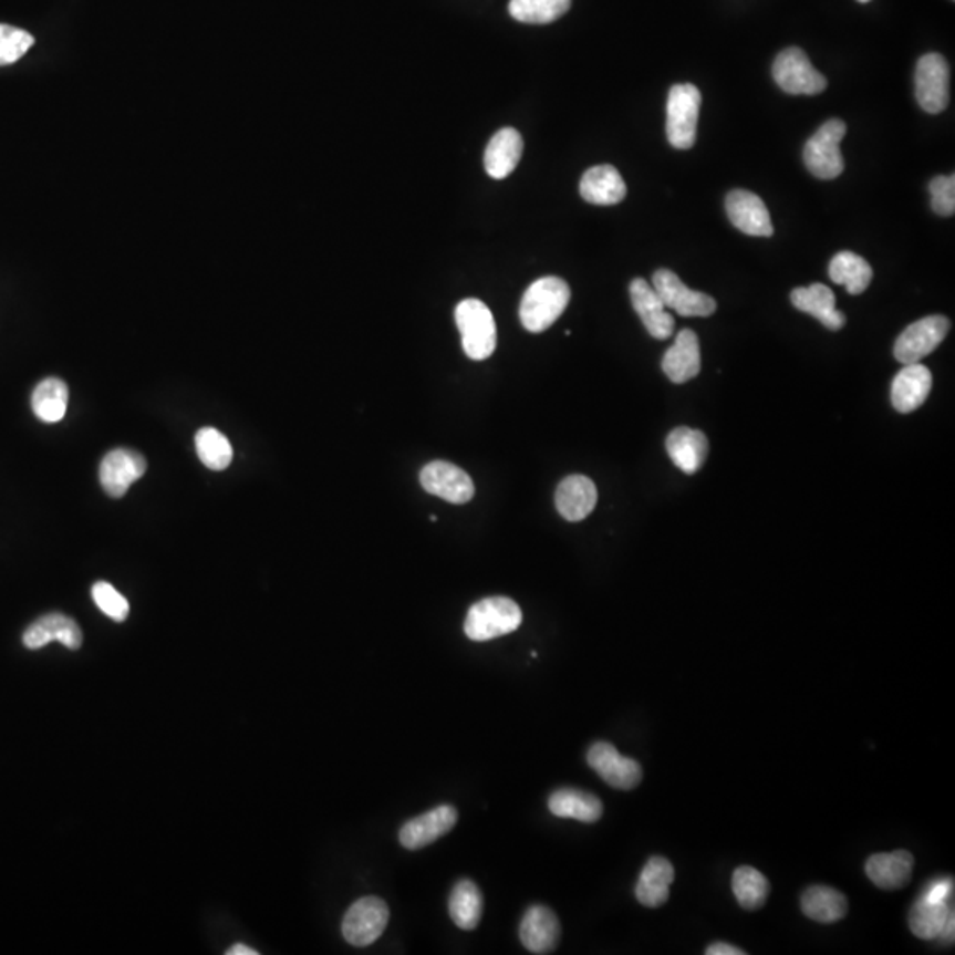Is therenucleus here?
I'll list each match as a JSON object with an SVG mask.
<instances>
[{"label":"nucleus","mask_w":955,"mask_h":955,"mask_svg":"<svg viewBox=\"0 0 955 955\" xmlns=\"http://www.w3.org/2000/svg\"><path fill=\"white\" fill-rule=\"evenodd\" d=\"M569 303V283L558 277L540 278L520 301V322L529 333H543L563 315Z\"/></svg>","instance_id":"obj_1"},{"label":"nucleus","mask_w":955,"mask_h":955,"mask_svg":"<svg viewBox=\"0 0 955 955\" xmlns=\"http://www.w3.org/2000/svg\"><path fill=\"white\" fill-rule=\"evenodd\" d=\"M522 625V611L507 596H490L475 603L467 612L464 632L471 641H492L516 632Z\"/></svg>","instance_id":"obj_2"},{"label":"nucleus","mask_w":955,"mask_h":955,"mask_svg":"<svg viewBox=\"0 0 955 955\" xmlns=\"http://www.w3.org/2000/svg\"><path fill=\"white\" fill-rule=\"evenodd\" d=\"M455 321L463 336L464 353L475 362L492 356L498 344L496 322L489 307L480 300H464L455 310Z\"/></svg>","instance_id":"obj_3"},{"label":"nucleus","mask_w":955,"mask_h":955,"mask_svg":"<svg viewBox=\"0 0 955 955\" xmlns=\"http://www.w3.org/2000/svg\"><path fill=\"white\" fill-rule=\"evenodd\" d=\"M700 103L703 96L696 85L676 84L671 87L665 132L674 149L687 150L696 144Z\"/></svg>","instance_id":"obj_4"},{"label":"nucleus","mask_w":955,"mask_h":955,"mask_svg":"<svg viewBox=\"0 0 955 955\" xmlns=\"http://www.w3.org/2000/svg\"><path fill=\"white\" fill-rule=\"evenodd\" d=\"M845 132L844 121L830 120L809 138L803 149V162L812 176L830 181L844 173L841 142Z\"/></svg>","instance_id":"obj_5"},{"label":"nucleus","mask_w":955,"mask_h":955,"mask_svg":"<svg viewBox=\"0 0 955 955\" xmlns=\"http://www.w3.org/2000/svg\"><path fill=\"white\" fill-rule=\"evenodd\" d=\"M775 84L792 96H816L823 93L828 82L812 64L807 53L798 46H789L775 58Z\"/></svg>","instance_id":"obj_6"},{"label":"nucleus","mask_w":955,"mask_h":955,"mask_svg":"<svg viewBox=\"0 0 955 955\" xmlns=\"http://www.w3.org/2000/svg\"><path fill=\"white\" fill-rule=\"evenodd\" d=\"M387 922L390 907L383 899L371 895L349 907L342 922V934L353 947H368L383 936Z\"/></svg>","instance_id":"obj_7"},{"label":"nucleus","mask_w":955,"mask_h":955,"mask_svg":"<svg viewBox=\"0 0 955 955\" xmlns=\"http://www.w3.org/2000/svg\"><path fill=\"white\" fill-rule=\"evenodd\" d=\"M951 70L940 53H927L916 64L915 96L927 114H940L951 100Z\"/></svg>","instance_id":"obj_8"},{"label":"nucleus","mask_w":955,"mask_h":955,"mask_svg":"<svg viewBox=\"0 0 955 955\" xmlns=\"http://www.w3.org/2000/svg\"><path fill=\"white\" fill-rule=\"evenodd\" d=\"M653 289L665 304V309H673L683 318H708L717 310V303L712 295L692 291L679 280L678 274L669 269L655 271Z\"/></svg>","instance_id":"obj_9"},{"label":"nucleus","mask_w":955,"mask_h":955,"mask_svg":"<svg viewBox=\"0 0 955 955\" xmlns=\"http://www.w3.org/2000/svg\"><path fill=\"white\" fill-rule=\"evenodd\" d=\"M951 330V321L943 315H931L913 322L912 326L901 333L894 345L895 360L903 365L921 363L938 349Z\"/></svg>","instance_id":"obj_10"},{"label":"nucleus","mask_w":955,"mask_h":955,"mask_svg":"<svg viewBox=\"0 0 955 955\" xmlns=\"http://www.w3.org/2000/svg\"><path fill=\"white\" fill-rule=\"evenodd\" d=\"M423 489L451 505H464L475 496V484L464 469L445 460H434L419 473Z\"/></svg>","instance_id":"obj_11"},{"label":"nucleus","mask_w":955,"mask_h":955,"mask_svg":"<svg viewBox=\"0 0 955 955\" xmlns=\"http://www.w3.org/2000/svg\"><path fill=\"white\" fill-rule=\"evenodd\" d=\"M588 765L612 788L630 791L643 780V768L634 759L617 752L614 745L599 741L588 750Z\"/></svg>","instance_id":"obj_12"},{"label":"nucleus","mask_w":955,"mask_h":955,"mask_svg":"<svg viewBox=\"0 0 955 955\" xmlns=\"http://www.w3.org/2000/svg\"><path fill=\"white\" fill-rule=\"evenodd\" d=\"M147 463L144 455L135 449L115 448L105 455L100 466V481L111 498H123L135 481L146 475Z\"/></svg>","instance_id":"obj_13"},{"label":"nucleus","mask_w":955,"mask_h":955,"mask_svg":"<svg viewBox=\"0 0 955 955\" xmlns=\"http://www.w3.org/2000/svg\"><path fill=\"white\" fill-rule=\"evenodd\" d=\"M726 212L736 229L754 236V238H770L774 236L768 207L759 195L747 190H733L726 197Z\"/></svg>","instance_id":"obj_14"},{"label":"nucleus","mask_w":955,"mask_h":955,"mask_svg":"<svg viewBox=\"0 0 955 955\" xmlns=\"http://www.w3.org/2000/svg\"><path fill=\"white\" fill-rule=\"evenodd\" d=\"M458 812L454 806H439L428 810L418 818L411 819L401 828L398 839L405 850H422L425 845L436 842L455 827Z\"/></svg>","instance_id":"obj_15"},{"label":"nucleus","mask_w":955,"mask_h":955,"mask_svg":"<svg viewBox=\"0 0 955 955\" xmlns=\"http://www.w3.org/2000/svg\"><path fill=\"white\" fill-rule=\"evenodd\" d=\"M520 942L531 954H552L561 938V925L551 907H529L519 927Z\"/></svg>","instance_id":"obj_16"},{"label":"nucleus","mask_w":955,"mask_h":955,"mask_svg":"<svg viewBox=\"0 0 955 955\" xmlns=\"http://www.w3.org/2000/svg\"><path fill=\"white\" fill-rule=\"evenodd\" d=\"M630 300H632L635 312L653 339L665 340L673 335V315L665 310V304L662 303L655 289L646 280L643 278L632 280Z\"/></svg>","instance_id":"obj_17"},{"label":"nucleus","mask_w":955,"mask_h":955,"mask_svg":"<svg viewBox=\"0 0 955 955\" xmlns=\"http://www.w3.org/2000/svg\"><path fill=\"white\" fill-rule=\"evenodd\" d=\"M910 930L916 938L945 942L954 940V910L948 907V901H933L922 895L910 912Z\"/></svg>","instance_id":"obj_18"},{"label":"nucleus","mask_w":955,"mask_h":955,"mask_svg":"<svg viewBox=\"0 0 955 955\" xmlns=\"http://www.w3.org/2000/svg\"><path fill=\"white\" fill-rule=\"evenodd\" d=\"M596 485L588 476H567L556 490V508L569 522H581L596 507Z\"/></svg>","instance_id":"obj_19"},{"label":"nucleus","mask_w":955,"mask_h":955,"mask_svg":"<svg viewBox=\"0 0 955 955\" xmlns=\"http://www.w3.org/2000/svg\"><path fill=\"white\" fill-rule=\"evenodd\" d=\"M933 374L921 363L904 365L892 383V405L899 413L907 414L918 409L930 396Z\"/></svg>","instance_id":"obj_20"},{"label":"nucleus","mask_w":955,"mask_h":955,"mask_svg":"<svg viewBox=\"0 0 955 955\" xmlns=\"http://www.w3.org/2000/svg\"><path fill=\"white\" fill-rule=\"evenodd\" d=\"M52 641H59L68 650H79L82 646V630L71 617L52 612L34 621L23 634V644L29 650H40Z\"/></svg>","instance_id":"obj_21"},{"label":"nucleus","mask_w":955,"mask_h":955,"mask_svg":"<svg viewBox=\"0 0 955 955\" xmlns=\"http://www.w3.org/2000/svg\"><path fill=\"white\" fill-rule=\"evenodd\" d=\"M791 303L800 312L809 313L818 319L824 328L839 331L844 328L845 315L835 309V294L823 283H812L809 287H798L791 292Z\"/></svg>","instance_id":"obj_22"},{"label":"nucleus","mask_w":955,"mask_h":955,"mask_svg":"<svg viewBox=\"0 0 955 955\" xmlns=\"http://www.w3.org/2000/svg\"><path fill=\"white\" fill-rule=\"evenodd\" d=\"M662 371L674 384L687 383L699 375V339L694 331H679L673 347H669L662 360Z\"/></svg>","instance_id":"obj_23"},{"label":"nucleus","mask_w":955,"mask_h":955,"mask_svg":"<svg viewBox=\"0 0 955 955\" xmlns=\"http://www.w3.org/2000/svg\"><path fill=\"white\" fill-rule=\"evenodd\" d=\"M913 868L915 859L904 850L872 854L865 863L869 880L881 890L904 889L912 880Z\"/></svg>","instance_id":"obj_24"},{"label":"nucleus","mask_w":955,"mask_h":955,"mask_svg":"<svg viewBox=\"0 0 955 955\" xmlns=\"http://www.w3.org/2000/svg\"><path fill=\"white\" fill-rule=\"evenodd\" d=\"M665 448L669 454L674 466L685 475H694L699 471L708 457V439L705 434L696 428H674L665 440Z\"/></svg>","instance_id":"obj_25"},{"label":"nucleus","mask_w":955,"mask_h":955,"mask_svg":"<svg viewBox=\"0 0 955 955\" xmlns=\"http://www.w3.org/2000/svg\"><path fill=\"white\" fill-rule=\"evenodd\" d=\"M579 191L585 203L594 206H616L626 197V185L617 168L599 165L582 176Z\"/></svg>","instance_id":"obj_26"},{"label":"nucleus","mask_w":955,"mask_h":955,"mask_svg":"<svg viewBox=\"0 0 955 955\" xmlns=\"http://www.w3.org/2000/svg\"><path fill=\"white\" fill-rule=\"evenodd\" d=\"M522 149H525V142L517 129H499L485 149V170L494 179H505L519 165Z\"/></svg>","instance_id":"obj_27"},{"label":"nucleus","mask_w":955,"mask_h":955,"mask_svg":"<svg viewBox=\"0 0 955 955\" xmlns=\"http://www.w3.org/2000/svg\"><path fill=\"white\" fill-rule=\"evenodd\" d=\"M674 876L676 872L669 860L662 857L647 860L635 885V897L639 903L646 907H658L667 903Z\"/></svg>","instance_id":"obj_28"},{"label":"nucleus","mask_w":955,"mask_h":955,"mask_svg":"<svg viewBox=\"0 0 955 955\" xmlns=\"http://www.w3.org/2000/svg\"><path fill=\"white\" fill-rule=\"evenodd\" d=\"M549 810L558 818L575 819L581 823H596L603 814L602 801L581 789H558L549 798Z\"/></svg>","instance_id":"obj_29"},{"label":"nucleus","mask_w":955,"mask_h":955,"mask_svg":"<svg viewBox=\"0 0 955 955\" xmlns=\"http://www.w3.org/2000/svg\"><path fill=\"white\" fill-rule=\"evenodd\" d=\"M801 912L810 921L833 924L848 915V899L830 886H810L801 895Z\"/></svg>","instance_id":"obj_30"},{"label":"nucleus","mask_w":955,"mask_h":955,"mask_svg":"<svg viewBox=\"0 0 955 955\" xmlns=\"http://www.w3.org/2000/svg\"><path fill=\"white\" fill-rule=\"evenodd\" d=\"M449 916L457 927L473 931L478 927L484 912V897L471 880H460L451 890L448 901Z\"/></svg>","instance_id":"obj_31"},{"label":"nucleus","mask_w":955,"mask_h":955,"mask_svg":"<svg viewBox=\"0 0 955 955\" xmlns=\"http://www.w3.org/2000/svg\"><path fill=\"white\" fill-rule=\"evenodd\" d=\"M832 282L844 286L850 294L859 295L868 291L872 282V268L868 260L853 251H841L833 257L828 268Z\"/></svg>","instance_id":"obj_32"},{"label":"nucleus","mask_w":955,"mask_h":955,"mask_svg":"<svg viewBox=\"0 0 955 955\" xmlns=\"http://www.w3.org/2000/svg\"><path fill=\"white\" fill-rule=\"evenodd\" d=\"M70 390L64 381L49 377L41 381L32 393V411L44 423H59L68 411Z\"/></svg>","instance_id":"obj_33"},{"label":"nucleus","mask_w":955,"mask_h":955,"mask_svg":"<svg viewBox=\"0 0 955 955\" xmlns=\"http://www.w3.org/2000/svg\"><path fill=\"white\" fill-rule=\"evenodd\" d=\"M733 894L744 910L754 912L765 906L770 894V883L758 869L741 865L733 874Z\"/></svg>","instance_id":"obj_34"},{"label":"nucleus","mask_w":955,"mask_h":955,"mask_svg":"<svg viewBox=\"0 0 955 955\" xmlns=\"http://www.w3.org/2000/svg\"><path fill=\"white\" fill-rule=\"evenodd\" d=\"M572 0H510L508 11L517 22L546 25L569 13Z\"/></svg>","instance_id":"obj_35"},{"label":"nucleus","mask_w":955,"mask_h":955,"mask_svg":"<svg viewBox=\"0 0 955 955\" xmlns=\"http://www.w3.org/2000/svg\"><path fill=\"white\" fill-rule=\"evenodd\" d=\"M197 455L204 466L211 471H224L232 463L233 449L229 439L216 428L207 427L197 432L195 436Z\"/></svg>","instance_id":"obj_36"},{"label":"nucleus","mask_w":955,"mask_h":955,"mask_svg":"<svg viewBox=\"0 0 955 955\" xmlns=\"http://www.w3.org/2000/svg\"><path fill=\"white\" fill-rule=\"evenodd\" d=\"M32 44L34 38L29 32L0 23V66H8L22 59Z\"/></svg>","instance_id":"obj_37"},{"label":"nucleus","mask_w":955,"mask_h":955,"mask_svg":"<svg viewBox=\"0 0 955 955\" xmlns=\"http://www.w3.org/2000/svg\"><path fill=\"white\" fill-rule=\"evenodd\" d=\"M93 599L100 611L114 621H124L129 614L128 600L108 582L100 581L93 585Z\"/></svg>","instance_id":"obj_38"},{"label":"nucleus","mask_w":955,"mask_h":955,"mask_svg":"<svg viewBox=\"0 0 955 955\" xmlns=\"http://www.w3.org/2000/svg\"><path fill=\"white\" fill-rule=\"evenodd\" d=\"M931 207L940 216L955 212V177L938 176L930 183Z\"/></svg>","instance_id":"obj_39"},{"label":"nucleus","mask_w":955,"mask_h":955,"mask_svg":"<svg viewBox=\"0 0 955 955\" xmlns=\"http://www.w3.org/2000/svg\"><path fill=\"white\" fill-rule=\"evenodd\" d=\"M952 890H954V881L952 880H938L933 881L927 889H925L924 897L933 899V901H948V897L952 895Z\"/></svg>","instance_id":"obj_40"},{"label":"nucleus","mask_w":955,"mask_h":955,"mask_svg":"<svg viewBox=\"0 0 955 955\" xmlns=\"http://www.w3.org/2000/svg\"><path fill=\"white\" fill-rule=\"evenodd\" d=\"M706 954L708 955H745L744 951H740L738 947H733V945H727V943H714V945H709L706 948Z\"/></svg>","instance_id":"obj_41"},{"label":"nucleus","mask_w":955,"mask_h":955,"mask_svg":"<svg viewBox=\"0 0 955 955\" xmlns=\"http://www.w3.org/2000/svg\"><path fill=\"white\" fill-rule=\"evenodd\" d=\"M259 952L253 951V948L247 947V945H233L230 951H227V955H257Z\"/></svg>","instance_id":"obj_42"},{"label":"nucleus","mask_w":955,"mask_h":955,"mask_svg":"<svg viewBox=\"0 0 955 955\" xmlns=\"http://www.w3.org/2000/svg\"><path fill=\"white\" fill-rule=\"evenodd\" d=\"M859 2H871V0H859Z\"/></svg>","instance_id":"obj_43"}]
</instances>
